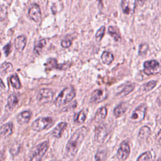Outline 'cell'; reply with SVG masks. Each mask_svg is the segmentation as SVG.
Masks as SVG:
<instances>
[{"instance_id":"1","label":"cell","mask_w":161,"mask_h":161,"mask_svg":"<svg viewBox=\"0 0 161 161\" xmlns=\"http://www.w3.org/2000/svg\"><path fill=\"white\" fill-rule=\"evenodd\" d=\"M87 132V128L86 126H82L73 133L65 147V155L67 157L70 158L76 155Z\"/></svg>"},{"instance_id":"2","label":"cell","mask_w":161,"mask_h":161,"mask_svg":"<svg viewBox=\"0 0 161 161\" xmlns=\"http://www.w3.org/2000/svg\"><path fill=\"white\" fill-rule=\"evenodd\" d=\"M75 96V92L72 86L64 88L57 97L55 103L57 106H61L71 101Z\"/></svg>"},{"instance_id":"3","label":"cell","mask_w":161,"mask_h":161,"mask_svg":"<svg viewBox=\"0 0 161 161\" xmlns=\"http://www.w3.org/2000/svg\"><path fill=\"white\" fill-rule=\"evenodd\" d=\"M48 142L45 141L33 148L30 156V161H41L48 148Z\"/></svg>"},{"instance_id":"4","label":"cell","mask_w":161,"mask_h":161,"mask_svg":"<svg viewBox=\"0 0 161 161\" xmlns=\"http://www.w3.org/2000/svg\"><path fill=\"white\" fill-rule=\"evenodd\" d=\"M53 124V120L50 117H40L35 119L31 125L32 129L36 131H40L50 128Z\"/></svg>"},{"instance_id":"5","label":"cell","mask_w":161,"mask_h":161,"mask_svg":"<svg viewBox=\"0 0 161 161\" xmlns=\"http://www.w3.org/2000/svg\"><path fill=\"white\" fill-rule=\"evenodd\" d=\"M53 92L49 89H42L38 92L36 99L40 104H45L50 102L53 99Z\"/></svg>"},{"instance_id":"6","label":"cell","mask_w":161,"mask_h":161,"mask_svg":"<svg viewBox=\"0 0 161 161\" xmlns=\"http://www.w3.org/2000/svg\"><path fill=\"white\" fill-rule=\"evenodd\" d=\"M108 134V130L106 125L101 123L96 126L95 129V140L97 142L101 143L104 141Z\"/></svg>"},{"instance_id":"7","label":"cell","mask_w":161,"mask_h":161,"mask_svg":"<svg viewBox=\"0 0 161 161\" xmlns=\"http://www.w3.org/2000/svg\"><path fill=\"white\" fill-rule=\"evenodd\" d=\"M130 153V147L129 144L126 142H123L121 143L117 151V153H116L117 158L120 160L124 161L129 157Z\"/></svg>"},{"instance_id":"8","label":"cell","mask_w":161,"mask_h":161,"mask_svg":"<svg viewBox=\"0 0 161 161\" xmlns=\"http://www.w3.org/2000/svg\"><path fill=\"white\" fill-rule=\"evenodd\" d=\"M147 110V105L145 104H142L138 106L133 112L131 119L136 122L142 121L145 116Z\"/></svg>"},{"instance_id":"9","label":"cell","mask_w":161,"mask_h":161,"mask_svg":"<svg viewBox=\"0 0 161 161\" xmlns=\"http://www.w3.org/2000/svg\"><path fill=\"white\" fill-rule=\"evenodd\" d=\"M121 6L124 13L130 14L134 13L136 2L134 0H123L121 1Z\"/></svg>"},{"instance_id":"10","label":"cell","mask_w":161,"mask_h":161,"mask_svg":"<svg viewBox=\"0 0 161 161\" xmlns=\"http://www.w3.org/2000/svg\"><path fill=\"white\" fill-rule=\"evenodd\" d=\"M107 97V93L105 90L96 89L91 94L90 102L91 103H98L104 101Z\"/></svg>"},{"instance_id":"11","label":"cell","mask_w":161,"mask_h":161,"mask_svg":"<svg viewBox=\"0 0 161 161\" xmlns=\"http://www.w3.org/2000/svg\"><path fill=\"white\" fill-rule=\"evenodd\" d=\"M30 18L35 22H38L41 19V9L38 4H34L28 11Z\"/></svg>"},{"instance_id":"12","label":"cell","mask_w":161,"mask_h":161,"mask_svg":"<svg viewBox=\"0 0 161 161\" xmlns=\"http://www.w3.org/2000/svg\"><path fill=\"white\" fill-rule=\"evenodd\" d=\"M143 66L145 68V73L147 75H150L153 74V71H155L159 67V63L155 60H150L145 62Z\"/></svg>"},{"instance_id":"13","label":"cell","mask_w":161,"mask_h":161,"mask_svg":"<svg viewBox=\"0 0 161 161\" xmlns=\"http://www.w3.org/2000/svg\"><path fill=\"white\" fill-rule=\"evenodd\" d=\"M119 89L118 90V92L117 95L121 97H123L130 92H131L135 88L134 84L132 83H128V84H125L121 85L118 87Z\"/></svg>"},{"instance_id":"14","label":"cell","mask_w":161,"mask_h":161,"mask_svg":"<svg viewBox=\"0 0 161 161\" xmlns=\"http://www.w3.org/2000/svg\"><path fill=\"white\" fill-rule=\"evenodd\" d=\"M26 43V38L23 35H20L16 37L14 40V46L16 49L19 52H22Z\"/></svg>"},{"instance_id":"15","label":"cell","mask_w":161,"mask_h":161,"mask_svg":"<svg viewBox=\"0 0 161 161\" xmlns=\"http://www.w3.org/2000/svg\"><path fill=\"white\" fill-rule=\"evenodd\" d=\"M67 124L65 122H60L58 123L56 127L52 131V135L57 138H59L62 136V133L67 127Z\"/></svg>"},{"instance_id":"16","label":"cell","mask_w":161,"mask_h":161,"mask_svg":"<svg viewBox=\"0 0 161 161\" xmlns=\"http://www.w3.org/2000/svg\"><path fill=\"white\" fill-rule=\"evenodd\" d=\"M45 66L46 67V69H48V70H52V69H65L64 67V65L58 64L57 60L55 58H48L47 60L46 63L45 64Z\"/></svg>"},{"instance_id":"17","label":"cell","mask_w":161,"mask_h":161,"mask_svg":"<svg viewBox=\"0 0 161 161\" xmlns=\"http://www.w3.org/2000/svg\"><path fill=\"white\" fill-rule=\"evenodd\" d=\"M31 113L30 111H25L20 113L17 116V121L20 125H25L28 123L31 118Z\"/></svg>"},{"instance_id":"18","label":"cell","mask_w":161,"mask_h":161,"mask_svg":"<svg viewBox=\"0 0 161 161\" xmlns=\"http://www.w3.org/2000/svg\"><path fill=\"white\" fill-rule=\"evenodd\" d=\"M107 115V109L106 107H101L99 108L94 116V121L96 123H100L103 121L106 117Z\"/></svg>"},{"instance_id":"19","label":"cell","mask_w":161,"mask_h":161,"mask_svg":"<svg viewBox=\"0 0 161 161\" xmlns=\"http://www.w3.org/2000/svg\"><path fill=\"white\" fill-rule=\"evenodd\" d=\"M13 133V125L11 123H6L2 125L0 128V135L3 137H7L11 135Z\"/></svg>"},{"instance_id":"20","label":"cell","mask_w":161,"mask_h":161,"mask_svg":"<svg viewBox=\"0 0 161 161\" xmlns=\"http://www.w3.org/2000/svg\"><path fill=\"white\" fill-rule=\"evenodd\" d=\"M151 134V130L147 126H142L138 132V138L139 140H145Z\"/></svg>"},{"instance_id":"21","label":"cell","mask_w":161,"mask_h":161,"mask_svg":"<svg viewBox=\"0 0 161 161\" xmlns=\"http://www.w3.org/2000/svg\"><path fill=\"white\" fill-rule=\"evenodd\" d=\"M127 109V107L125 104V103H122L119 104H118L114 109L113 111V113L114 114V116L116 118H118L121 116H122L126 111Z\"/></svg>"},{"instance_id":"22","label":"cell","mask_w":161,"mask_h":161,"mask_svg":"<svg viewBox=\"0 0 161 161\" xmlns=\"http://www.w3.org/2000/svg\"><path fill=\"white\" fill-rule=\"evenodd\" d=\"M101 59L104 64L106 65H109L113 61L114 56L111 53L107 51H104L101 55Z\"/></svg>"},{"instance_id":"23","label":"cell","mask_w":161,"mask_h":161,"mask_svg":"<svg viewBox=\"0 0 161 161\" xmlns=\"http://www.w3.org/2000/svg\"><path fill=\"white\" fill-rule=\"evenodd\" d=\"M18 103V99L17 96L14 94H11L8 97L7 107L9 110L13 109L16 106Z\"/></svg>"},{"instance_id":"24","label":"cell","mask_w":161,"mask_h":161,"mask_svg":"<svg viewBox=\"0 0 161 161\" xmlns=\"http://www.w3.org/2000/svg\"><path fill=\"white\" fill-rule=\"evenodd\" d=\"M86 119V114L84 111L82 109L75 115L74 118V121L75 124L80 125V124H82V123H84Z\"/></svg>"},{"instance_id":"25","label":"cell","mask_w":161,"mask_h":161,"mask_svg":"<svg viewBox=\"0 0 161 161\" xmlns=\"http://www.w3.org/2000/svg\"><path fill=\"white\" fill-rule=\"evenodd\" d=\"M108 33H109V35L114 39L115 41L116 42H119L121 40V36L119 33L118 30H117V28H116L114 26H109L108 28Z\"/></svg>"},{"instance_id":"26","label":"cell","mask_w":161,"mask_h":161,"mask_svg":"<svg viewBox=\"0 0 161 161\" xmlns=\"http://www.w3.org/2000/svg\"><path fill=\"white\" fill-rule=\"evenodd\" d=\"M46 45V40L45 39H42L38 41V42L36 43V45L35 46L34 48V53L36 55H39L42 51L43 48L45 47Z\"/></svg>"},{"instance_id":"27","label":"cell","mask_w":161,"mask_h":161,"mask_svg":"<svg viewBox=\"0 0 161 161\" xmlns=\"http://www.w3.org/2000/svg\"><path fill=\"white\" fill-rule=\"evenodd\" d=\"M13 69V65L9 62H4L0 66V72L2 74H5Z\"/></svg>"},{"instance_id":"28","label":"cell","mask_w":161,"mask_h":161,"mask_svg":"<svg viewBox=\"0 0 161 161\" xmlns=\"http://www.w3.org/2000/svg\"><path fill=\"white\" fill-rule=\"evenodd\" d=\"M152 158V156L151 152L149 151H147L143 153L142 155H140L138 157L136 161H151Z\"/></svg>"},{"instance_id":"29","label":"cell","mask_w":161,"mask_h":161,"mask_svg":"<svg viewBox=\"0 0 161 161\" xmlns=\"http://www.w3.org/2000/svg\"><path fill=\"white\" fill-rule=\"evenodd\" d=\"M10 82L13 87L16 89H19L21 87V83L18 75H13L10 77Z\"/></svg>"},{"instance_id":"30","label":"cell","mask_w":161,"mask_h":161,"mask_svg":"<svg viewBox=\"0 0 161 161\" xmlns=\"http://www.w3.org/2000/svg\"><path fill=\"white\" fill-rule=\"evenodd\" d=\"M106 157V152L104 150H99L95 155L96 161H103Z\"/></svg>"},{"instance_id":"31","label":"cell","mask_w":161,"mask_h":161,"mask_svg":"<svg viewBox=\"0 0 161 161\" xmlns=\"http://www.w3.org/2000/svg\"><path fill=\"white\" fill-rule=\"evenodd\" d=\"M105 32V26H102L96 33V40L97 42H100L104 36Z\"/></svg>"},{"instance_id":"32","label":"cell","mask_w":161,"mask_h":161,"mask_svg":"<svg viewBox=\"0 0 161 161\" xmlns=\"http://www.w3.org/2000/svg\"><path fill=\"white\" fill-rule=\"evenodd\" d=\"M156 84H157V81H155V80H153L149 81L148 82L144 84V86H143L144 90L146 91H149L152 90V89H153L155 87Z\"/></svg>"},{"instance_id":"33","label":"cell","mask_w":161,"mask_h":161,"mask_svg":"<svg viewBox=\"0 0 161 161\" xmlns=\"http://www.w3.org/2000/svg\"><path fill=\"white\" fill-rule=\"evenodd\" d=\"M148 48V45L147 43H142L139 47L138 53L140 55L145 54Z\"/></svg>"},{"instance_id":"34","label":"cell","mask_w":161,"mask_h":161,"mask_svg":"<svg viewBox=\"0 0 161 161\" xmlns=\"http://www.w3.org/2000/svg\"><path fill=\"white\" fill-rule=\"evenodd\" d=\"M11 45L10 43H8L4 47L3 50H4V54L6 56H8V55L11 52Z\"/></svg>"},{"instance_id":"35","label":"cell","mask_w":161,"mask_h":161,"mask_svg":"<svg viewBox=\"0 0 161 161\" xmlns=\"http://www.w3.org/2000/svg\"><path fill=\"white\" fill-rule=\"evenodd\" d=\"M71 43H72V42L71 40H63L62 42H61V45L62 47H63L64 48H68L69 47L70 45H71Z\"/></svg>"},{"instance_id":"36","label":"cell","mask_w":161,"mask_h":161,"mask_svg":"<svg viewBox=\"0 0 161 161\" xmlns=\"http://www.w3.org/2000/svg\"><path fill=\"white\" fill-rule=\"evenodd\" d=\"M156 140L159 144H161V130H160L157 135L156 136Z\"/></svg>"},{"instance_id":"37","label":"cell","mask_w":161,"mask_h":161,"mask_svg":"<svg viewBox=\"0 0 161 161\" xmlns=\"http://www.w3.org/2000/svg\"><path fill=\"white\" fill-rule=\"evenodd\" d=\"M0 87H1L2 89H4L5 88V86H4V83H3V82L2 81V80L1 79V78H0Z\"/></svg>"},{"instance_id":"38","label":"cell","mask_w":161,"mask_h":161,"mask_svg":"<svg viewBox=\"0 0 161 161\" xmlns=\"http://www.w3.org/2000/svg\"><path fill=\"white\" fill-rule=\"evenodd\" d=\"M157 161H161V158H158Z\"/></svg>"},{"instance_id":"39","label":"cell","mask_w":161,"mask_h":161,"mask_svg":"<svg viewBox=\"0 0 161 161\" xmlns=\"http://www.w3.org/2000/svg\"><path fill=\"white\" fill-rule=\"evenodd\" d=\"M0 56H1V52H0Z\"/></svg>"},{"instance_id":"40","label":"cell","mask_w":161,"mask_h":161,"mask_svg":"<svg viewBox=\"0 0 161 161\" xmlns=\"http://www.w3.org/2000/svg\"><path fill=\"white\" fill-rule=\"evenodd\" d=\"M52 161H55V160H52Z\"/></svg>"}]
</instances>
